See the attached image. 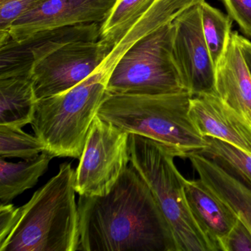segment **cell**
Listing matches in <instances>:
<instances>
[{"label": "cell", "mask_w": 251, "mask_h": 251, "mask_svg": "<svg viewBox=\"0 0 251 251\" xmlns=\"http://www.w3.org/2000/svg\"><path fill=\"white\" fill-rule=\"evenodd\" d=\"M78 251H176L170 226L132 164L108 193L80 195Z\"/></svg>", "instance_id": "6da1fadb"}, {"label": "cell", "mask_w": 251, "mask_h": 251, "mask_svg": "<svg viewBox=\"0 0 251 251\" xmlns=\"http://www.w3.org/2000/svg\"><path fill=\"white\" fill-rule=\"evenodd\" d=\"M75 170L61 164L59 171L31 199L19 207L17 220L0 251H78V208Z\"/></svg>", "instance_id": "7a4b0ae2"}, {"label": "cell", "mask_w": 251, "mask_h": 251, "mask_svg": "<svg viewBox=\"0 0 251 251\" xmlns=\"http://www.w3.org/2000/svg\"><path fill=\"white\" fill-rule=\"evenodd\" d=\"M188 91L158 95L107 94L98 111L102 120L128 133L153 139L186 158L207 145L190 117Z\"/></svg>", "instance_id": "3957f363"}, {"label": "cell", "mask_w": 251, "mask_h": 251, "mask_svg": "<svg viewBox=\"0 0 251 251\" xmlns=\"http://www.w3.org/2000/svg\"><path fill=\"white\" fill-rule=\"evenodd\" d=\"M130 164L149 186L170 226L176 251H214L188 205L185 178L174 159L177 154L165 145L130 133Z\"/></svg>", "instance_id": "277c9868"}, {"label": "cell", "mask_w": 251, "mask_h": 251, "mask_svg": "<svg viewBox=\"0 0 251 251\" xmlns=\"http://www.w3.org/2000/svg\"><path fill=\"white\" fill-rule=\"evenodd\" d=\"M107 77L96 71L62 93L38 100L32 127L53 157L80 159L91 127L106 97Z\"/></svg>", "instance_id": "5b68a950"}, {"label": "cell", "mask_w": 251, "mask_h": 251, "mask_svg": "<svg viewBox=\"0 0 251 251\" xmlns=\"http://www.w3.org/2000/svg\"><path fill=\"white\" fill-rule=\"evenodd\" d=\"M173 33L172 23L132 45L110 72L108 93L158 95L187 91L173 55Z\"/></svg>", "instance_id": "8992f818"}, {"label": "cell", "mask_w": 251, "mask_h": 251, "mask_svg": "<svg viewBox=\"0 0 251 251\" xmlns=\"http://www.w3.org/2000/svg\"><path fill=\"white\" fill-rule=\"evenodd\" d=\"M129 135L97 114L75 170V187L79 195L109 192L130 163Z\"/></svg>", "instance_id": "52a82bcc"}, {"label": "cell", "mask_w": 251, "mask_h": 251, "mask_svg": "<svg viewBox=\"0 0 251 251\" xmlns=\"http://www.w3.org/2000/svg\"><path fill=\"white\" fill-rule=\"evenodd\" d=\"M113 47L102 39L64 45L33 67L36 99L62 93L78 85L99 69Z\"/></svg>", "instance_id": "ba28073f"}, {"label": "cell", "mask_w": 251, "mask_h": 251, "mask_svg": "<svg viewBox=\"0 0 251 251\" xmlns=\"http://www.w3.org/2000/svg\"><path fill=\"white\" fill-rule=\"evenodd\" d=\"M201 5L186 10L173 23L175 61L192 96L215 93L216 67L202 32Z\"/></svg>", "instance_id": "9c48e42d"}, {"label": "cell", "mask_w": 251, "mask_h": 251, "mask_svg": "<svg viewBox=\"0 0 251 251\" xmlns=\"http://www.w3.org/2000/svg\"><path fill=\"white\" fill-rule=\"evenodd\" d=\"M101 24L80 25L36 32L19 40L0 43V79L30 76L39 61L73 42L100 39Z\"/></svg>", "instance_id": "30bf717a"}, {"label": "cell", "mask_w": 251, "mask_h": 251, "mask_svg": "<svg viewBox=\"0 0 251 251\" xmlns=\"http://www.w3.org/2000/svg\"><path fill=\"white\" fill-rule=\"evenodd\" d=\"M117 0H47L14 22L8 30L14 40L36 32L69 26L102 24Z\"/></svg>", "instance_id": "8fae6325"}, {"label": "cell", "mask_w": 251, "mask_h": 251, "mask_svg": "<svg viewBox=\"0 0 251 251\" xmlns=\"http://www.w3.org/2000/svg\"><path fill=\"white\" fill-rule=\"evenodd\" d=\"M189 113L202 136L224 141L251 154V120L227 105L216 93L192 97Z\"/></svg>", "instance_id": "7c38bea8"}, {"label": "cell", "mask_w": 251, "mask_h": 251, "mask_svg": "<svg viewBox=\"0 0 251 251\" xmlns=\"http://www.w3.org/2000/svg\"><path fill=\"white\" fill-rule=\"evenodd\" d=\"M188 205L214 251H223L225 241L238 217L201 179L185 180Z\"/></svg>", "instance_id": "4fadbf2b"}, {"label": "cell", "mask_w": 251, "mask_h": 251, "mask_svg": "<svg viewBox=\"0 0 251 251\" xmlns=\"http://www.w3.org/2000/svg\"><path fill=\"white\" fill-rule=\"evenodd\" d=\"M232 32L227 50L216 67V95L251 120V73L237 39Z\"/></svg>", "instance_id": "5bb4252c"}, {"label": "cell", "mask_w": 251, "mask_h": 251, "mask_svg": "<svg viewBox=\"0 0 251 251\" xmlns=\"http://www.w3.org/2000/svg\"><path fill=\"white\" fill-rule=\"evenodd\" d=\"M205 0H155L152 5L117 39L112 50L97 71L108 75L123 54L139 39L173 23L179 15Z\"/></svg>", "instance_id": "9a60e30c"}, {"label": "cell", "mask_w": 251, "mask_h": 251, "mask_svg": "<svg viewBox=\"0 0 251 251\" xmlns=\"http://www.w3.org/2000/svg\"><path fill=\"white\" fill-rule=\"evenodd\" d=\"M200 179L251 230V189L198 152L186 155Z\"/></svg>", "instance_id": "2e32d148"}, {"label": "cell", "mask_w": 251, "mask_h": 251, "mask_svg": "<svg viewBox=\"0 0 251 251\" xmlns=\"http://www.w3.org/2000/svg\"><path fill=\"white\" fill-rule=\"evenodd\" d=\"M36 102L30 76L0 79V125L31 124Z\"/></svg>", "instance_id": "e0dca14e"}, {"label": "cell", "mask_w": 251, "mask_h": 251, "mask_svg": "<svg viewBox=\"0 0 251 251\" xmlns=\"http://www.w3.org/2000/svg\"><path fill=\"white\" fill-rule=\"evenodd\" d=\"M55 157L47 152L19 162L0 158V204H8L37 183Z\"/></svg>", "instance_id": "ac0fdd59"}, {"label": "cell", "mask_w": 251, "mask_h": 251, "mask_svg": "<svg viewBox=\"0 0 251 251\" xmlns=\"http://www.w3.org/2000/svg\"><path fill=\"white\" fill-rule=\"evenodd\" d=\"M205 139L206 146L197 152L251 189V154L224 141L210 136Z\"/></svg>", "instance_id": "d6986e66"}, {"label": "cell", "mask_w": 251, "mask_h": 251, "mask_svg": "<svg viewBox=\"0 0 251 251\" xmlns=\"http://www.w3.org/2000/svg\"><path fill=\"white\" fill-rule=\"evenodd\" d=\"M201 7L204 38L217 67L230 42L233 20L205 1L201 3Z\"/></svg>", "instance_id": "ffe728a7"}, {"label": "cell", "mask_w": 251, "mask_h": 251, "mask_svg": "<svg viewBox=\"0 0 251 251\" xmlns=\"http://www.w3.org/2000/svg\"><path fill=\"white\" fill-rule=\"evenodd\" d=\"M155 0H117L101 24L100 39L114 46L117 39L152 5Z\"/></svg>", "instance_id": "44dd1931"}, {"label": "cell", "mask_w": 251, "mask_h": 251, "mask_svg": "<svg viewBox=\"0 0 251 251\" xmlns=\"http://www.w3.org/2000/svg\"><path fill=\"white\" fill-rule=\"evenodd\" d=\"M45 152L43 142L22 127L0 125V158L28 159Z\"/></svg>", "instance_id": "7402d4cb"}, {"label": "cell", "mask_w": 251, "mask_h": 251, "mask_svg": "<svg viewBox=\"0 0 251 251\" xmlns=\"http://www.w3.org/2000/svg\"><path fill=\"white\" fill-rule=\"evenodd\" d=\"M47 0H0V33H8L14 22Z\"/></svg>", "instance_id": "603a6c76"}, {"label": "cell", "mask_w": 251, "mask_h": 251, "mask_svg": "<svg viewBox=\"0 0 251 251\" xmlns=\"http://www.w3.org/2000/svg\"><path fill=\"white\" fill-rule=\"evenodd\" d=\"M233 21L239 25L241 32L251 39V0H222Z\"/></svg>", "instance_id": "cb8c5ba5"}, {"label": "cell", "mask_w": 251, "mask_h": 251, "mask_svg": "<svg viewBox=\"0 0 251 251\" xmlns=\"http://www.w3.org/2000/svg\"><path fill=\"white\" fill-rule=\"evenodd\" d=\"M223 251H251V230L238 218L225 241Z\"/></svg>", "instance_id": "d4e9b609"}, {"label": "cell", "mask_w": 251, "mask_h": 251, "mask_svg": "<svg viewBox=\"0 0 251 251\" xmlns=\"http://www.w3.org/2000/svg\"><path fill=\"white\" fill-rule=\"evenodd\" d=\"M19 208L12 204H1L0 205V242L5 240L12 230L17 214Z\"/></svg>", "instance_id": "484cf974"}, {"label": "cell", "mask_w": 251, "mask_h": 251, "mask_svg": "<svg viewBox=\"0 0 251 251\" xmlns=\"http://www.w3.org/2000/svg\"><path fill=\"white\" fill-rule=\"evenodd\" d=\"M238 41H239V46L242 50V53L245 57V61L249 67L250 71L251 73V42L249 39L244 36H240L238 33Z\"/></svg>", "instance_id": "4316f807"}]
</instances>
